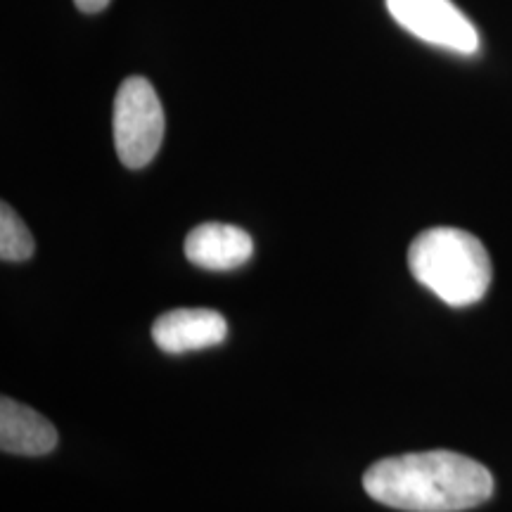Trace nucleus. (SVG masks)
I'll return each instance as SVG.
<instances>
[{"instance_id":"nucleus-5","label":"nucleus","mask_w":512,"mask_h":512,"mask_svg":"<svg viewBox=\"0 0 512 512\" xmlns=\"http://www.w3.org/2000/svg\"><path fill=\"white\" fill-rule=\"evenodd\" d=\"M228 335V323L214 309L166 311L152 325V339L166 354L207 349L221 344Z\"/></svg>"},{"instance_id":"nucleus-7","label":"nucleus","mask_w":512,"mask_h":512,"mask_svg":"<svg viewBox=\"0 0 512 512\" xmlns=\"http://www.w3.org/2000/svg\"><path fill=\"white\" fill-rule=\"evenodd\" d=\"M57 446V430L53 422L3 396L0 401V448L12 456H46Z\"/></svg>"},{"instance_id":"nucleus-2","label":"nucleus","mask_w":512,"mask_h":512,"mask_svg":"<svg viewBox=\"0 0 512 512\" xmlns=\"http://www.w3.org/2000/svg\"><path fill=\"white\" fill-rule=\"evenodd\" d=\"M408 268L448 306L477 304L491 285V259L475 235L458 228L422 230L408 247Z\"/></svg>"},{"instance_id":"nucleus-4","label":"nucleus","mask_w":512,"mask_h":512,"mask_svg":"<svg viewBox=\"0 0 512 512\" xmlns=\"http://www.w3.org/2000/svg\"><path fill=\"white\" fill-rule=\"evenodd\" d=\"M387 10L399 27L420 41L460 55H475L479 50L475 24L453 5V0H387Z\"/></svg>"},{"instance_id":"nucleus-9","label":"nucleus","mask_w":512,"mask_h":512,"mask_svg":"<svg viewBox=\"0 0 512 512\" xmlns=\"http://www.w3.org/2000/svg\"><path fill=\"white\" fill-rule=\"evenodd\" d=\"M76 8L81 12H88V15H95V12L105 10L110 5V0H74Z\"/></svg>"},{"instance_id":"nucleus-8","label":"nucleus","mask_w":512,"mask_h":512,"mask_svg":"<svg viewBox=\"0 0 512 512\" xmlns=\"http://www.w3.org/2000/svg\"><path fill=\"white\" fill-rule=\"evenodd\" d=\"M34 254V238L8 202L0 204V256L3 261H24Z\"/></svg>"},{"instance_id":"nucleus-1","label":"nucleus","mask_w":512,"mask_h":512,"mask_svg":"<svg viewBox=\"0 0 512 512\" xmlns=\"http://www.w3.org/2000/svg\"><path fill=\"white\" fill-rule=\"evenodd\" d=\"M373 501L406 512H460L494 494V477L477 460L453 451L382 458L363 475Z\"/></svg>"},{"instance_id":"nucleus-3","label":"nucleus","mask_w":512,"mask_h":512,"mask_svg":"<svg viewBox=\"0 0 512 512\" xmlns=\"http://www.w3.org/2000/svg\"><path fill=\"white\" fill-rule=\"evenodd\" d=\"M112 128L121 164L143 169L155 159L164 140V110L145 76H131L119 86Z\"/></svg>"},{"instance_id":"nucleus-6","label":"nucleus","mask_w":512,"mask_h":512,"mask_svg":"<svg viewBox=\"0 0 512 512\" xmlns=\"http://www.w3.org/2000/svg\"><path fill=\"white\" fill-rule=\"evenodd\" d=\"M254 254V242L247 230L228 223H202L185 238V256L190 264L207 271H230L247 264Z\"/></svg>"}]
</instances>
